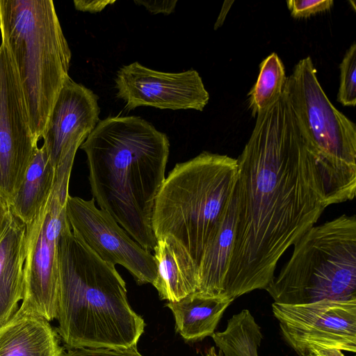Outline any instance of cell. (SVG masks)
<instances>
[{
	"mask_svg": "<svg viewBox=\"0 0 356 356\" xmlns=\"http://www.w3.org/2000/svg\"><path fill=\"white\" fill-rule=\"evenodd\" d=\"M256 117L236 159V234L225 280L234 300L265 289L281 257L327 207L313 152L284 90Z\"/></svg>",
	"mask_w": 356,
	"mask_h": 356,
	"instance_id": "obj_1",
	"label": "cell"
},
{
	"mask_svg": "<svg viewBox=\"0 0 356 356\" xmlns=\"http://www.w3.org/2000/svg\"><path fill=\"white\" fill-rule=\"evenodd\" d=\"M80 148L87 157L91 193L128 234L149 252L155 200L165 178L167 135L138 116L99 120Z\"/></svg>",
	"mask_w": 356,
	"mask_h": 356,
	"instance_id": "obj_2",
	"label": "cell"
},
{
	"mask_svg": "<svg viewBox=\"0 0 356 356\" xmlns=\"http://www.w3.org/2000/svg\"><path fill=\"white\" fill-rule=\"evenodd\" d=\"M57 332L70 348L137 346L145 323L128 302L126 283L67 225L58 242Z\"/></svg>",
	"mask_w": 356,
	"mask_h": 356,
	"instance_id": "obj_3",
	"label": "cell"
},
{
	"mask_svg": "<svg viewBox=\"0 0 356 356\" xmlns=\"http://www.w3.org/2000/svg\"><path fill=\"white\" fill-rule=\"evenodd\" d=\"M237 172L236 159L206 151L177 163L155 200L152 223L156 238L176 241L198 268L232 201Z\"/></svg>",
	"mask_w": 356,
	"mask_h": 356,
	"instance_id": "obj_4",
	"label": "cell"
},
{
	"mask_svg": "<svg viewBox=\"0 0 356 356\" xmlns=\"http://www.w3.org/2000/svg\"><path fill=\"white\" fill-rule=\"evenodd\" d=\"M0 31L20 79L35 140L69 76L72 54L53 1L0 0Z\"/></svg>",
	"mask_w": 356,
	"mask_h": 356,
	"instance_id": "obj_5",
	"label": "cell"
},
{
	"mask_svg": "<svg viewBox=\"0 0 356 356\" xmlns=\"http://www.w3.org/2000/svg\"><path fill=\"white\" fill-rule=\"evenodd\" d=\"M265 289L274 302L286 305L356 298L355 215L311 227Z\"/></svg>",
	"mask_w": 356,
	"mask_h": 356,
	"instance_id": "obj_6",
	"label": "cell"
},
{
	"mask_svg": "<svg viewBox=\"0 0 356 356\" xmlns=\"http://www.w3.org/2000/svg\"><path fill=\"white\" fill-rule=\"evenodd\" d=\"M284 92L313 152L327 207L356 194V127L330 102L312 60L304 58L287 76Z\"/></svg>",
	"mask_w": 356,
	"mask_h": 356,
	"instance_id": "obj_7",
	"label": "cell"
},
{
	"mask_svg": "<svg viewBox=\"0 0 356 356\" xmlns=\"http://www.w3.org/2000/svg\"><path fill=\"white\" fill-rule=\"evenodd\" d=\"M284 338L299 356L315 348L356 352V298L300 304L273 302Z\"/></svg>",
	"mask_w": 356,
	"mask_h": 356,
	"instance_id": "obj_8",
	"label": "cell"
},
{
	"mask_svg": "<svg viewBox=\"0 0 356 356\" xmlns=\"http://www.w3.org/2000/svg\"><path fill=\"white\" fill-rule=\"evenodd\" d=\"M20 79L6 42L0 44V191L10 200L38 147Z\"/></svg>",
	"mask_w": 356,
	"mask_h": 356,
	"instance_id": "obj_9",
	"label": "cell"
},
{
	"mask_svg": "<svg viewBox=\"0 0 356 356\" xmlns=\"http://www.w3.org/2000/svg\"><path fill=\"white\" fill-rule=\"evenodd\" d=\"M66 216L72 233L102 260L125 268L139 284L156 280L154 255L135 241L105 210L98 209L94 198L86 200L69 195Z\"/></svg>",
	"mask_w": 356,
	"mask_h": 356,
	"instance_id": "obj_10",
	"label": "cell"
},
{
	"mask_svg": "<svg viewBox=\"0 0 356 356\" xmlns=\"http://www.w3.org/2000/svg\"><path fill=\"white\" fill-rule=\"evenodd\" d=\"M98 99L70 76L65 81L42 136L57 178L70 181L76 151L99 121Z\"/></svg>",
	"mask_w": 356,
	"mask_h": 356,
	"instance_id": "obj_11",
	"label": "cell"
},
{
	"mask_svg": "<svg viewBox=\"0 0 356 356\" xmlns=\"http://www.w3.org/2000/svg\"><path fill=\"white\" fill-rule=\"evenodd\" d=\"M115 82L116 97L125 102L128 110L152 106L202 111L209 100L201 76L193 69L163 72L134 62L119 69Z\"/></svg>",
	"mask_w": 356,
	"mask_h": 356,
	"instance_id": "obj_12",
	"label": "cell"
},
{
	"mask_svg": "<svg viewBox=\"0 0 356 356\" xmlns=\"http://www.w3.org/2000/svg\"><path fill=\"white\" fill-rule=\"evenodd\" d=\"M47 200L38 216L26 225L24 293L17 311L42 316L49 322L58 314L59 238L45 233Z\"/></svg>",
	"mask_w": 356,
	"mask_h": 356,
	"instance_id": "obj_13",
	"label": "cell"
},
{
	"mask_svg": "<svg viewBox=\"0 0 356 356\" xmlns=\"http://www.w3.org/2000/svg\"><path fill=\"white\" fill-rule=\"evenodd\" d=\"M56 332L42 316L17 312L0 327V356H63Z\"/></svg>",
	"mask_w": 356,
	"mask_h": 356,
	"instance_id": "obj_14",
	"label": "cell"
},
{
	"mask_svg": "<svg viewBox=\"0 0 356 356\" xmlns=\"http://www.w3.org/2000/svg\"><path fill=\"white\" fill-rule=\"evenodd\" d=\"M26 225L13 216L0 239V327L18 310L24 293Z\"/></svg>",
	"mask_w": 356,
	"mask_h": 356,
	"instance_id": "obj_15",
	"label": "cell"
},
{
	"mask_svg": "<svg viewBox=\"0 0 356 356\" xmlns=\"http://www.w3.org/2000/svg\"><path fill=\"white\" fill-rule=\"evenodd\" d=\"M157 275L152 284L162 300L178 301L199 287L197 267L184 248L170 237L156 239Z\"/></svg>",
	"mask_w": 356,
	"mask_h": 356,
	"instance_id": "obj_16",
	"label": "cell"
},
{
	"mask_svg": "<svg viewBox=\"0 0 356 356\" xmlns=\"http://www.w3.org/2000/svg\"><path fill=\"white\" fill-rule=\"evenodd\" d=\"M234 300L225 293L207 296L194 292L166 303L172 312L177 331L186 341L211 336L224 312Z\"/></svg>",
	"mask_w": 356,
	"mask_h": 356,
	"instance_id": "obj_17",
	"label": "cell"
},
{
	"mask_svg": "<svg viewBox=\"0 0 356 356\" xmlns=\"http://www.w3.org/2000/svg\"><path fill=\"white\" fill-rule=\"evenodd\" d=\"M55 178L56 169L42 145L35 149L22 184L10 200L13 214L24 224H29L49 197Z\"/></svg>",
	"mask_w": 356,
	"mask_h": 356,
	"instance_id": "obj_18",
	"label": "cell"
},
{
	"mask_svg": "<svg viewBox=\"0 0 356 356\" xmlns=\"http://www.w3.org/2000/svg\"><path fill=\"white\" fill-rule=\"evenodd\" d=\"M236 202L234 195L217 235L205 250L198 266L196 292L207 296L225 293V280L236 234Z\"/></svg>",
	"mask_w": 356,
	"mask_h": 356,
	"instance_id": "obj_19",
	"label": "cell"
},
{
	"mask_svg": "<svg viewBox=\"0 0 356 356\" xmlns=\"http://www.w3.org/2000/svg\"><path fill=\"white\" fill-rule=\"evenodd\" d=\"M211 337L225 356H259L263 334L249 310L243 309L227 321L224 331Z\"/></svg>",
	"mask_w": 356,
	"mask_h": 356,
	"instance_id": "obj_20",
	"label": "cell"
},
{
	"mask_svg": "<svg viewBox=\"0 0 356 356\" xmlns=\"http://www.w3.org/2000/svg\"><path fill=\"white\" fill-rule=\"evenodd\" d=\"M286 78L284 65L276 53H271L260 63L257 81L248 93L253 116L265 111L281 96Z\"/></svg>",
	"mask_w": 356,
	"mask_h": 356,
	"instance_id": "obj_21",
	"label": "cell"
},
{
	"mask_svg": "<svg viewBox=\"0 0 356 356\" xmlns=\"http://www.w3.org/2000/svg\"><path fill=\"white\" fill-rule=\"evenodd\" d=\"M340 68V84L337 100L345 106L356 104V43L347 49Z\"/></svg>",
	"mask_w": 356,
	"mask_h": 356,
	"instance_id": "obj_22",
	"label": "cell"
},
{
	"mask_svg": "<svg viewBox=\"0 0 356 356\" xmlns=\"http://www.w3.org/2000/svg\"><path fill=\"white\" fill-rule=\"evenodd\" d=\"M332 0H288L286 4L294 18L309 17L314 14L330 10Z\"/></svg>",
	"mask_w": 356,
	"mask_h": 356,
	"instance_id": "obj_23",
	"label": "cell"
},
{
	"mask_svg": "<svg viewBox=\"0 0 356 356\" xmlns=\"http://www.w3.org/2000/svg\"><path fill=\"white\" fill-rule=\"evenodd\" d=\"M63 356H143L137 350V346L126 348H78L70 349Z\"/></svg>",
	"mask_w": 356,
	"mask_h": 356,
	"instance_id": "obj_24",
	"label": "cell"
},
{
	"mask_svg": "<svg viewBox=\"0 0 356 356\" xmlns=\"http://www.w3.org/2000/svg\"><path fill=\"white\" fill-rule=\"evenodd\" d=\"M134 2L144 6L152 14L169 15L174 12L177 1H134Z\"/></svg>",
	"mask_w": 356,
	"mask_h": 356,
	"instance_id": "obj_25",
	"label": "cell"
},
{
	"mask_svg": "<svg viewBox=\"0 0 356 356\" xmlns=\"http://www.w3.org/2000/svg\"><path fill=\"white\" fill-rule=\"evenodd\" d=\"M13 216L10 200L0 191V239L10 225Z\"/></svg>",
	"mask_w": 356,
	"mask_h": 356,
	"instance_id": "obj_26",
	"label": "cell"
},
{
	"mask_svg": "<svg viewBox=\"0 0 356 356\" xmlns=\"http://www.w3.org/2000/svg\"><path fill=\"white\" fill-rule=\"evenodd\" d=\"M115 1L74 0V4L77 10L95 13L102 11L106 6L113 3Z\"/></svg>",
	"mask_w": 356,
	"mask_h": 356,
	"instance_id": "obj_27",
	"label": "cell"
},
{
	"mask_svg": "<svg viewBox=\"0 0 356 356\" xmlns=\"http://www.w3.org/2000/svg\"><path fill=\"white\" fill-rule=\"evenodd\" d=\"M306 356H346L338 349L315 348L312 349Z\"/></svg>",
	"mask_w": 356,
	"mask_h": 356,
	"instance_id": "obj_28",
	"label": "cell"
},
{
	"mask_svg": "<svg viewBox=\"0 0 356 356\" xmlns=\"http://www.w3.org/2000/svg\"><path fill=\"white\" fill-rule=\"evenodd\" d=\"M233 3V1H225L224 2L221 11L214 25L215 30L218 29L223 24L225 17Z\"/></svg>",
	"mask_w": 356,
	"mask_h": 356,
	"instance_id": "obj_29",
	"label": "cell"
},
{
	"mask_svg": "<svg viewBox=\"0 0 356 356\" xmlns=\"http://www.w3.org/2000/svg\"><path fill=\"white\" fill-rule=\"evenodd\" d=\"M207 356H220V355L216 353L214 347H211L209 350V351L207 354Z\"/></svg>",
	"mask_w": 356,
	"mask_h": 356,
	"instance_id": "obj_30",
	"label": "cell"
}]
</instances>
